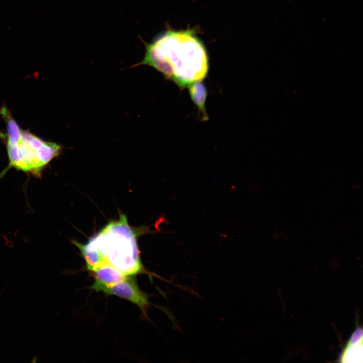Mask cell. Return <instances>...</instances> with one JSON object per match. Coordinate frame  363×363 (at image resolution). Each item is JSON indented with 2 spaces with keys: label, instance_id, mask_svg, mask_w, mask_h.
<instances>
[{
  "label": "cell",
  "instance_id": "6da1fadb",
  "mask_svg": "<svg viewBox=\"0 0 363 363\" xmlns=\"http://www.w3.org/2000/svg\"><path fill=\"white\" fill-rule=\"evenodd\" d=\"M145 46L142 60L133 67L148 65L182 89L202 81L207 76L209 58L206 48L193 29H167Z\"/></svg>",
  "mask_w": 363,
  "mask_h": 363
},
{
  "label": "cell",
  "instance_id": "7a4b0ae2",
  "mask_svg": "<svg viewBox=\"0 0 363 363\" xmlns=\"http://www.w3.org/2000/svg\"><path fill=\"white\" fill-rule=\"evenodd\" d=\"M85 244L98 254L100 266L110 265L127 276L144 272L135 233L124 215L109 223Z\"/></svg>",
  "mask_w": 363,
  "mask_h": 363
},
{
  "label": "cell",
  "instance_id": "3957f363",
  "mask_svg": "<svg viewBox=\"0 0 363 363\" xmlns=\"http://www.w3.org/2000/svg\"><path fill=\"white\" fill-rule=\"evenodd\" d=\"M1 113L7 125L9 164L5 171L12 167L40 176L45 166L59 154L61 146L21 129L5 107Z\"/></svg>",
  "mask_w": 363,
  "mask_h": 363
},
{
  "label": "cell",
  "instance_id": "277c9868",
  "mask_svg": "<svg viewBox=\"0 0 363 363\" xmlns=\"http://www.w3.org/2000/svg\"><path fill=\"white\" fill-rule=\"evenodd\" d=\"M101 291L129 300L136 305L145 314L149 305L148 295L139 289L136 281L130 276L103 288Z\"/></svg>",
  "mask_w": 363,
  "mask_h": 363
},
{
  "label": "cell",
  "instance_id": "5b68a950",
  "mask_svg": "<svg viewBox=\"0 0 363 363\" xmlns=\"http://www.w3.org/2000/svg\"><path fill=\"white\" fill-rule=\"evenodd\" d=\"M93 272L94 282L91 288L96 291H101L103 288L122 281L127 277L109 265H102Z\"/></svg>",
  "mask_w": 363,
  "mask_h": 363
},
{
  "label": "cell",
  "instance_id": "8992f818",
  "mask_svg": "<svg viewBox=\"0 0 363 363\" xmlns=\"http://www.w3.org/2000/svg\"><path fill=\"white\" fill-rule=\"evenodd\" d=\"M191 99L202 113L204 120L208 119L205 109L207 90L202 81L196 82L188 87Z\"/></svg>",
  "mask_w": 363,
  "mask_h": 363
}]
</instances>
